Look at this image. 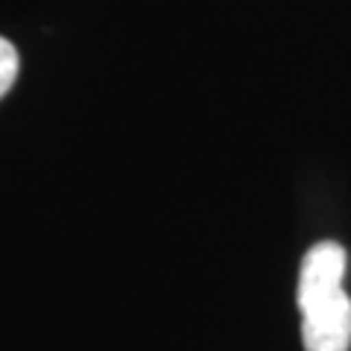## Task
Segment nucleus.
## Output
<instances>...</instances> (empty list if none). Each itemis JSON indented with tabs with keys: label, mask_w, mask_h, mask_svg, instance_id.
I'll list each match as a JSON object with an SVG mask.
<instances>
[{
	"label": "nucleus",
	"mask_w": 351,
	"mask_h": 351,
	"mask_svg": "<svg viewBox=\"0 0 351 351\" xmlns=\"http://www.w3.org/2000/svg\"><path fill=\"white\" fill-rule=\"evenodd\" d=\"M18 64H21V59H18L15 44L0 36V100H3L6 91L15 85V80H18Z\"/></svg>",
	"instance_id": "nucleus-2"
},
{
	"label": "nucleus",
	"mask_w": 351,
	"mask_h": 351,
	"mask_svg": "<svg viewBox=\"0 0 351 351\" xmlns=\"http://www.w3.org/2000/svg\"><path fill=\"white\" fill-rule=\"evenodd\" d=\"M348 255L334 240L307 249L299 269L295 302L302 311V343L307 351L351 348V299L343 290Z\"/></svg>",
	"instance_id": "nucleus-1"
}]
</instances>
